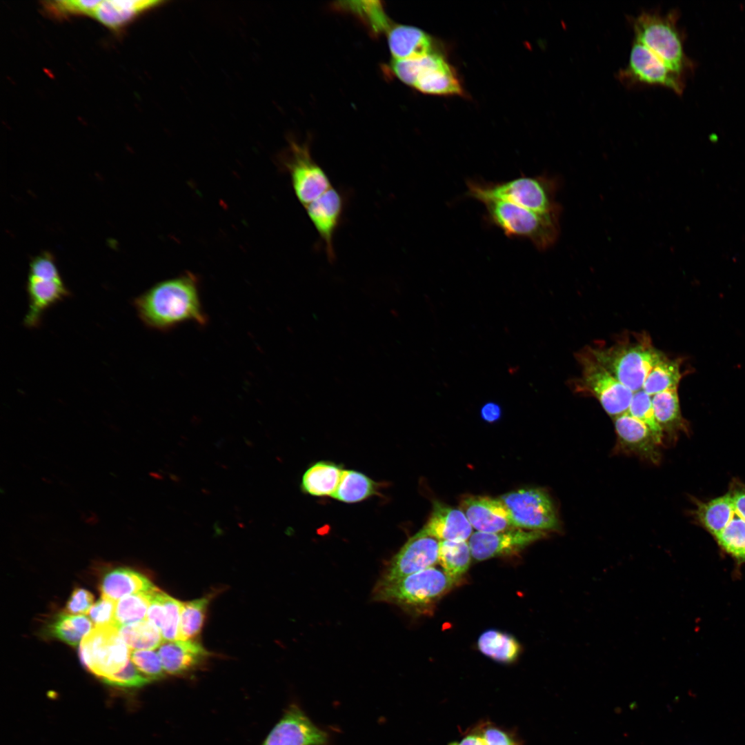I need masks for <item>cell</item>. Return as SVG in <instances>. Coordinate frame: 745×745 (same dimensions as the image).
I'll list each match as a JSON object with an SVG mask.
<instances>
[{
	"label": "cell",
	"mask_w": 745,
	"mask_h": 745,
	"mask_svg": "<svg viewBox=\"0 0 745 745\" xmlns=\"http://www.w3.org/2000/svg\"><path fill=\"white\" fill-rule=\"evenodd\" d=\"M388 43L393 59H409L435 52L434 40L417 27L395 25L388 30Z\"/></svg>",
	"instance_id": "obj_21"
},
{
	"label": "cell",
	"mask_w": 745,
	"mask_h": 745,
	"mask_svg": "<svg viewBox=\"0 0 745 745\" xmlns=\"http://www.w3.org/2000/svg\"><path fill=\"white\" fill-rule=\"evenodd\" d=\"M208 597L182 602L178 640H193L203 625Z\"/></svg>",
	"instance_id": "obj_36"
},
{
	"label": "cell",
	"mask_w": 745,
	"mask_h": 745,
	"mask_svg": "<svg viewBox=\"0 0 745 745\" xmlns=\"http://www.w3.org/2000/svg\"><path fill=\"white\" fill-rule=\"evenodd\" d=\"M508 509L515 528L530 530H557L559 519L547 492L538 488H522L499 498Z\"/></svg>",
	"instance_id": "obj_9"
},
{
	"label": "cell",
	"mask_w": 745,
	"mask_h": 745,
	"mask_svg": "<svg viewBox=\"0 0 745 745\" xmlns=\"http://www.w3.org/2000/svg\"><path fill=\"white\" fill-rule=\"evenodd\" d=\"M486 219L509 237L529 240L537 249L545 250L557 241L560 213H541L513 203L488 200L481 202Z\"/></svg>",
	"instance_id": "obj_4"
},
{
	"label": "cell",
	"mask_w": 745,
	"mask_h": 745,
	"mask_svg": "<svg viewBox=\"0 0 745 745\" xmlns=\"http://www.w3.org/2000/svg\"><path fill=\"white\" fill-rule=\"evenodd\" d=\"M101 1H53L44 3L45 10L55 17L83 14L92 17Z\"/></svg>",
	"instance_id": "obj_41"
},
{
	"label": "cell",
	"mask_w": 745,
	"mask_h": 745,
	"mask_svg": "<svg viewBox=\"0 0 745 745\" xmlns=\"http://www.w3.org/2000/svg\"><path fill=\"white\" fill-rule=\"evenodd\" d=\"M439 542L420 531L391 559L378 583H389L433 567L438 562Z\"/></svg>",
	"instance_id": "obj_13"
},
{
	"label": "cell",
	"mask_w": 745,
	"mask_h": 745,
	"mask_svg": "<svg viewBox=\"0 0 745 745\" xmlns=\"http://www.w3.org/2000/svg\"><path fill=\"white\" fill-rule=\"evenodd\" d=\"M480 735L486 745H515L506 733L498 728H488Z\"/></svg>",
	"instance_id": "obj_46"
},
{
	"label": "cell",
	"mask_w": 745,
	"mask_h": 745,
	"mask_svg": "<svg viewBox=\"0 0 745 745\" xmlns=\"http://www.w3.org/2000/svg\"><path fill=\"white\" fill-rule=\"evenodd\" d=\"M377 484L366 475L352 470H344L332 497L346 502L363 501L377 493Z\"/></svg>",
	"instance_id": "obj_31"
},
{
	"label": "cell",
	"mask_w": 745,
	"mask_h": 745,
	"mask_svg": "<svg viewBox=\"0 0 745 745\" xmlns=\"http://www.w3.org/2000/svg\"><path fill=\"white\" fill-rule=\"evenodd\" d=\"M459 508L477 532L491 533L515 528L508 509L499 498L465 496Z\"/></svg>",
	"instance_id": "obj_17"
},
{
	"label": "cell",
	"mask_w": 745,
	"mask_h": 745,
	"mask_svg": "<svg viewBox=\"0 0 745 745\" xmlns=\"http://www.w3.org/2000/svg\"><path fill=\"white\" fill-rule=\"evenodd\" d=\"M28 309L23 326L36 328L41 326L44 313L57 304L71 296L61 275H37L28 274L26 283Z\"/></svg>",
	"instance_id": "obj_15"
},
{
	"label": "cell",
	"mask_w": 745,
	"mask_h": 745,
	"mask_svg": "<svg viewBox=\"0 0 745 745\" xmlns=\"http://www.w3.org/2000/svg\"><path fill=\"white\" fill-rule=\"evenodd\" d=\"M734 511L745 519V486L739 483L734 484L728 492Z\"/></svg>",
	"instance_id": "obj_47"
},
{
	"label": "cell",
	"mask_w": 745,
	"mask_h": 745,
	"mask_svg": "<svg viewBox=\"0 0 745 745\" xmlns=\"http://www.w3.org/2000/svg\"><path fill=\"white\" fill-rule=\"evenodd\" d=\"M468 197L480 202L488 200L507 201L541 213H560L556 201L559 181L547 175L522 176L499 182L468 179Z\"/></svg>",
	"instance_id": "obj_3"
},
{
	"label": "cell",
	"mask_w": 745,
	"mask_h": 745,
	"mask_svg": "<svg viewBox=\"0 0 745 745\" xmlns=\"http://www.w3.org/2000/svg\"><path fill=\"white\" fill-rule=\"evenodd\" d=\"M501 408L495 402L486 403L481 409V417L488 422H494L501 416Z\"/></svg>",
	"instance_id": "obj_48"
},
{
	"label": "cell",
	"mask_w": 745,
	"mask_h": 745,
	"mask_svg": "<svg viewBox=\"0 0 745 745\" xmlns=\"http://www.w3.org/2000/svg\"><path fill=\"white\" fill-rule=\"evenodd\" d=\"M130 648L113 625L95 626L82 639L79 654L83 666L101 680L120 672L130 660Z\"/></svg>",
	"instance_id": "obj_7"
},
{
	"label": "cell",
	"mask_w": 745,
	"mask_h": 745,
	"mask_svg": "<svg viewBox=\"0 0 745 745\" xmlns=\"http://www.w3.org/2000/svg\"><path fill=\"white\" fill-rule=\"evenodd\" d=\"M343 470L335 463L320 461L311 465L304 473L301 488L317 497H332L339 484Z\"/></svg>",
	"instance_id": "obj_25"
},
{
	"label": "cell",
	"mask_w": 745,
	"mask_h": 745,
	"mask_svg": "<svg viewBox=\"0 0 745 745\" xmlns=\"http://www.w3.org/2000/svg\"><path fill=\"white\" fill-rule=\"evenodd\" d=\"M116 602L101 595V599L92 606L88 614L95 626H115V611Z\"/></svg>",
	"instance_id": "obj_44"
},
{
	"label": "cell",
	"mask_w": 745,
	"mask_h": 745,
	"mask_svg": "<svg viewBox=\"0 0 745 745\" xmlns=\"http://www.w3.org/2000/svg\"><path fill=\"white\" fill-rule=\"evenodd\" d=\"M346 10L357 14L376 33L382 32L389 28L388 19L379 1L345 2Z\"/></svg>",
	"instance_id": "obj_38"
},
{
	"label": "cell",
	"mask_w": 745,
	"mask_h": 745,
	"mask_svg": "<svg viewBox=\"0 0 745 745\" xmlns=\"http://www.w3.org/2000/svg\"><path fill=\"white\" fill-rule=\"evenodd\" d=\"M455 584L443 570L433 566L392 582H377L372 599L404 609L419 610L435 602Z\"/></svg>",
	"instance_id": "obj_5"
},
{
	"label": "cell",
	"mask_w": 745,
	"mask_h": 745,
	"mask_svg": "<svg viewBox=\"0 0 745 745\" xmlns=\"http://www.w3.org/2000/svg\"><path fill=\"white\" fill-rule=\"evenodd\" d=\"M694 513L697 522L715 537L727 526L734 515L730 494L727 493L706 502L697 501Z\"/></svg>",
	"instance_id": "obj_27"
},
{
	"label": "cell",
	"mask_w": 745,
	"mask_h": 745,
	"mask_svg": "<svg viewBox=\"0 0 745 745\" xmlns=\"http://www.w3.org/2000/svg\"><path fill=\"white\" fill-rule=\"evenodd\" d=\"M586 349L633 393L642 388L649 372L664 354L645 332L623 335L609 346Z\"/></svg>",
	"instance_id": "obj_2"
},
{
	"label": "cell",
	"mask_w": 745,
	"mask_h": 745,
	"mask_svg": "<svg viewBox=\"0 0 745 745\" xmlns=\"http://www.w3.org/2000/svg\"><path fill=\"white\" fill-rule=\"evenodd\" d=\"M477 645L483 654L500 662L515 661L520 651L519 644L514 637L496 630L483 633Z\"/></svg>",
	"instance_id": "obj_30"
},
{
	"label": "cell",
	"mask_w": 745,
	"mask_h": 745,
	"mask_svg": "<svg viewBox=\"0 0 745 745\" xmlns=\"http://www.w3.org/2000/svg\"><path fill=\"white\" fill-rule=\"evenodd\" d=\"M581 376L574 391L596 398L606 413L615 418L628 411L633 393L586 350L578 353Z\"/></svg>",
	"instance_id": "obj_8"
},
{
	"label": "cell",
	"mask_w": 745,
	"mask_h": 745,
	"mask_svg": "<svg viewBox=\"0 0 745 745\" xmlns=\"http://www.w3.org/2000/svg\"><path fill=\"white\" fill-rule=\"evenodd\" d=\"M119 632L130 650H152L163 642L160 629L147 619L120 626Z\"/></svg>",
	"instance_id": "obj_33"
},
{
	"label": "cell",
	"mask_w": 745,
	"mask_h": 745,
	"mask_svg": "<svg viewBox=\"0 0 745 745\" xmlns=\"http://www.w3.org/2000/svg\"><path fill=\"white\" fill-rule=\"evenodd\" d=\"M449 745H486L480 734H471Z\"/></svg>",
	"instance_id": "obj_49"
},
{
	"label": "cell",
	"mask_w": 745,
	"mask_h": 745,
	"mask_svg": "<svg viewBox=\"0 0 745 745\" xmlns=\"http://www.w3.org/2000/svg\"><path fill=\"white\" fill-rule=\"evenodd\" d=\"M157 653L166 673L171 675L193 670L209 655L200 644L193 640L164 641Z\"/></svg>",
	"instance_id": "obj_20"
},
{
	"label": "cell",
	"mask_w": 745,
	"mask_h": 745,
	"mask_svg": "<svg viewBox=\"0 0 745 745\" xmlns=\"http://www.w3.org/2000/svg\"><path fill=\"white\" fill-rule=\"evenodd\" d=\"M471 550L466 541H439L438 562L444 573L456 584L468 570Z\"/></svg>",
	"instance_id": "obj_28"
},
{
	"label": "cell",
	"mask_w": 745,
	"mask_h": 745,
	"mask_svg": "<svg viewBox=\"0 0 745 745\" xmlns=\"http://www.w3.org/2000/svg\"><path fill=\"white\" fill-rule=\"evenodd\" d=\"M162 601L165 608L164 622L161 629L163 642L178 640L182 602L164 592Z\"/></svg>",
	"instance_id": "obj_42"
},
{
	"label": "cell",
	"mask_w": 745,
	"mask_h": 745,
	"mask_svg": "<svg viewBox=\"0 0 745 745\" xmlns=\"http://www.w3.org/2000/svg\"><path fill=\"white\" fill-rule=\"evenodd\" d=\"M92 624L84 615H70L63 612L49 624L48 630L51 636L75 646L92 630Z\"/></svg>",
	"instance_id": "obj_32"
},
{
	"label": "cell",
	"mask_w": 745,
	"mask_h": 745,
	"mask_svg": "<svg viewBox=\"0 0 745 745\" xmlns=\"http://www.w3.org/2000/svg\"><path fill=\"white\" fill-rule=\"evenodd\" d=\"M637 41L646 46L672 71L681 75L687 63L674 13L644 11L633 19Z\"/></svg>",
	"instance_id": "obj_6"
},
{
	"label": "cell",
	"mask_w": 745,
	"mask_h": 745,
	"mask_svg": "<svg viewBox=\"0 0 745 745\" xmlns=\"http://www.w3.org/2000/svg\"><path fill=\"white\" fill-rule=\"evenodd\" d=\"M715 538L737 564H745V519L734 511L731 520Z\"/></svg>",
	"instance_id": "obj_34"
},
{
	"label": "cell",
	"mask_w": 745,
	"mask_h": 745,
	"mask_svg": "<svg viewBox=\"0 0 745 745\" xmlns=\"http://www.w3.org/2000/svg\"><path fill=\"white\" fill-rule=\"evenodd\" d=\"M620 80L628 85L661 86L682 93L681 75L670 70L664 62L641 43H633L628 65L620 70Z\"/></svg>",
	"instance_id": "obj_12"
},
{
	"label": "cell",
	"mask_w": 745,
	"mask_h": 745,
	"mask_svg": "<svg viewBox=\"0 0 745 745\" xmlns=\"http://www.w3.org/2000/svg\"><path fill=\"white\" fill-rule=\"evenodd\" d=\"M678 387L670 388L653 396L652 404L655 416L664 436H675L688 430V424L682 417Z\"/></svg>",
	"instance_id": "obj_24"
},
{
	"label": "cell",
	"mask_w": 745,
	"mask_h": 745,
	"mask_svg": "<svg viewBox=\"0 0 745 745\" xmlns=\"http://www.w3.org/2000/svg\"><path fill=\"white\" fill-rule=\"evenodd\" d=\"M419 92L435 95H461L463 89L453 67L440 55L413 86Z\"/></svg>",
	"instance_id": "obj_22"
},
{
	"label": "cell",
	"mask_w": 745,
	"mask_h": 745,
	"mask_svg": "<svg viewBox=\"0 0 745 745\" xmlns=\"http://www.w3.org/2000/svg\"><path fill=\"white\" fill-rule=\"evenodd\" d=\"M152 589L126 596L116 602L115 623L118 628L146 619Z\"/></svg>",
	"instance_id": "obj_35"
},
{
	"label": "cell",
	"mask_w": 745,
	"mask_h": 745,
	"mask_svg": "<svg viewBox=\"0 0 745 745\" xmlns=\"http://www.w3.org/2000/svg\"><path fill=\"white\" fill-rule=\"evenodd\" d=\"M437 52L414 59H393L390 68L393 74L403 83L413 87L420 76L437 59Z\"/></svg>",
	"instance_id": "obj_37"
},
{
	"label": "cell",
	"mask_w": 745,
	"mask_h": 745,
	"mask_svg": "<svg viewBox=\"0 0 745 745\" xmlns=\"http://www.w3.org/2000/svg\"><path fill=\"white\" fill-rule=\"evenodd\" d=\"M261 745H330V735L292 702Z\"/></svg>",
	"instance_id": "obj_11"
},
{
	"label": "cell",
	"mask_w": 745,
	"mask_h": 745,
	"mask_svg": "<svg viewBox=\"0 0 745 745\" xmlns=\"http://www.w3.org/2000/svg\"><path fill=\"white\" fill-rule=\"evenodd\" d=\"M94 601L93 595L88 590L76 588L67 602L64 613L70 615H84L88 613Z\"/></svg>",
	"instance_id": "obj_45"
},
{
	"label": "cell",
	"mask_w": 745,
	"mask_h": 745,
	"mask_svg": "<svg viewBox=\"0 0 745 745\" xmlns=\"http://www.w3.org/2000/svg\"><path fill=\"white\" fill-rule=\"evenodd\" d=\"M614 419L619 446L653 464L660 459L658 441L650 428L628 412Z\"/></svg>",
	"instance_id": "obj_18"
},
{
	"label": "cell",
	"mask_w": 745,
	"mask_h": 745,
	"mask_svg": "<svg viewBox=\"0 0 745 745\" xmlns=\"http://www.w3.org/2000/svg\"><path fill=\"white\" fill-rule=\"evenodd\" d=\"M421 533L438 541H467L473 534V527L460 508L434 501L433 507Z\"/></svg>",
	"instance_id": "obj_19"
},
{
	"label": "cell",
	"mask_w": 745,
	"mask_h": 745,
	"mask_svg": "<svg viewBox=\"0 0 745 745\" xmlns=\"http://www.w3.org/2000/svg\"><path fill=\"white\" fill-rule=\"evenodd\" d=\"M102 681L108 685L123 688H139L150 682L137 668L130 659L120 672Z\"/></svg>",
	"instance_id": "obj_43"
},
{
	"label": "cell",
	"mask_w": 745,
	"mask_h": 745,
	"mask_svg": "<svg viewBox=\"0 0 745 745\" xmlns=\"http://www.w3.org/2000/svg\"><path fill=\"white\" fill-rule=\"evenodd\" d=\"M546 533L513 528L497 533L475 532L468 544L472 557L477 561L510 555L519 553L526 546L543 539Z\"/></svg>",
	"instance_id": "obj_14"
},
{
	"label": "cell",
	"mask_w": 745,
	"mask_h": 745,
	"mask_svg": "<svg viewBox=\"0 0 745 745\" xmlns=\"http://www.w3.org/2000/svg\"><path fill=\"white\" fill-rule=\"evenodd\" d=\"M155 586L141 573L126 568L107 573L100 585L101 595L117 601L135 593L146 592Z\"/></svg>",
	"instance_id": "obj_23"
},
{
	"label": "cell",
	"mask_w": 745,
	"mask_h": 745,
	"mask_svg": "<svg viewBox=\"0 0 745 745\" xmlns=\"http://www.w3.org/2000/svg\"><path fill=\"white\" fill-rule=\"evenodd\" d=\"M681 359H670L665 354L649 372L642 390L650 396L670 388L678 387L684 376Z\"/></svg>",
	"instance_id": "obj_29"
},
{
	"label": "cell",
	"mask_w": 745,
	"mask_h": 745,
	"mask_svg": "<svg viewBox=\"0 0 745 745\" xmlns=\"http://www.w3.org/2000/svg\"><path fill=\"white\" fill-rule=\"evenodd\" d=\"M627 412L646 425L658 441L662 444L664 434L657 422L650 395L642 389L635 392Z\"/></svg>",
	"instance_id": "obj_39"
},
{
	"label": "cell",
	"mask_w": 745,
	"mask_h": 745,
	"mask_svg": "<svg viewBox=\"0 0 745 745\" xmlns=\"http://www.w3.org/2000/svg\"><path fill=\"white\" fill-rule=\"evenodd\" d=\"M159 3L157 1H101L92 17L106 27L116 30Z\"/></svg>",
	"instance_id": "obj_26"
},
{
	"label": "cell",
	"mask_w": 745,
	"mask_h": 745,
	"mask_svg": "<svg viewBox=\"0 0 745 745\" xmlns=\"http://www.w3.org/2000/svg\"><path fill=\"white\" fill-rule=\"evenodd\" d=\"M284 166L294 192L304 207L332 187L325 170L312 159L307 144L292 143Z\"/></svg>",
	"instance_id": "obj_10"
},
{
	"label": "cell",
	"mask_w": 745,
	"mask_h": 745,
	"mask_svg": "<svg viewBox=\"0 0 745 745\" xmlns=\"http://www.w3.org/2000/svg\"><path fill=\"white\" fill-rule=\"evenodd\" d=\"M130 659L150 681L160 679L166 675L158 653L152 650H131Z\"/></svg>",
	"instance_id": "obj_40"
},
{
	"label": "cell",
	"mask_w": 745,
	"mask_h": 745,
	"mask_svg": "<svg viewBox=\"0 0 745 745\" xmlns=\"http://www.w3.org/2000/svg\"><path fill=\"white\" fill-rule=\"evenodd\" d=\"M132 303L143 324L159 331H169L189 322L204 326L208 321L199 280L190 272L156 284Z\"/></svg>",
	"instance_id": "obj_1"
},
{
	"label": "cell",
	"mask_w": 745,
	"mask_h": 745,
	"mask_svg": "<svg viewBox=\"0 0 745 745\" xmlns=\"http://www.w3.org/2000/svg\"><path fill=\"white\" fill-rule=\"evenodd\" d=\"M344 205L342 193L332 186L304 207L325 246L327 257L331 262L335 259L333 239L341 221Z\"/></svg>",
	"instance_id": "obj_16"
}]
</instances>
